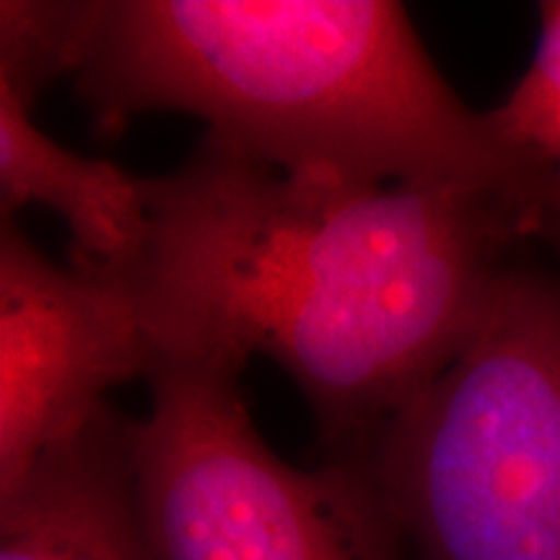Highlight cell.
<instances>
[{"label":"cell","instance_id":"7","mask_svg":"<svg viewBox=\"0 0 560 560\" xmlns=\"http://www.w3.org/2000/svg\"><path fill=\"white\" fill-rule=\"evenodd\" d=\"M34 100L0 86V219L50 208L68 226V265L120 280L149 234L151 177L81 156L34 120Z\"/></svg>","mask_w":560,"mask_h":560},{"label":"cell","instance_id":"3","mask_svg":"<svg viewBox=\"0 0 560 560\" xmlns=\"http://www.w3.org/2000/svg\"><path fill=\"white\" fill-rule=\"evenodd\" d=\"M363 467L408 560H560V278L511 265Z\"/></svg>","mask_w":560,"mask_h":560},{"label":"cell","instance_id":"4","mask_svg":"<svg viewBox=\"0 0 560 560\" xmlns=\"http://www.w3.org/2000/svg\"><path fill=\"white\" fill-rule=\"evenodd\" d=\"M229 363L153 359L132 472L161 560H408L363 465L296 467L255 429Z\"/></svg>","mask_w":560,"mask_h":560},{"label":"cell","instance_id":"1","mask_svg":"<svg viewBox=\"0 0 560 560\" xmlns=\"http://www.w3.org/2000/svg\"><path fill=\"white\" fill-rule=\"evenodd\" d=\"M540 229L486 195L289 174L202 136L151 177L149 234L120 278L153 359L262 355L304 395L317 459L366 465L462 353Z\"/></svg>","mask_w":560,"mask_h":560},{"label":"cell","instance_id":"10","mask_svg":"<svg viewBox=\"0 0 560 560\" xmlns=\"http://www.w3.org/2000/svg\"><path fill=\"white\" fill-rule=\"evenodd\" d=\"M542 242H548L552 249H556V255L560 257V200L556 206L550 208L548 213V221H545V229H542Z\"/></svg>","mask_w":560,"mask_h":560},{"label":"cell","instance_id":"8","mask_svg":"<svg viewBox=\"0 0 560 560\" xmlns=\"http://www.w3.org/2000/svg\"><path fill=\"white\" fill-rule=\"evenodd\" d=\"M100 0H0V86L37 102L79 73Z\"/></svg>","mask_w":560,"mask_h":560},{"label":"cell","instance_id":"2","mask_svg":"<svg viewBox=\"0 0 560 560\" xmlns=\"http://www.w3.org/2000/svg\"><path fill=\"white\" fill-rule=\"evenodd\" d=\"M73 86L100 138L179 112L272 170L486 195L540 236L556 202L395 0H100Z\"/></svg>","mask_w":560,"mask_h":560},{"label":"cell","instance_id":"9","mask_svg":"<svg viewBox=\"0 0 560 560\" xmlns=\"http://www.w3.org/2000/svg\"><path fill=\"white\" fill-rule=\"evenodd\" d=\"M495 130L524 153L560 200V0L540 3V37L506 100L488 112Z\"/></svg>","mask_w":560,"mask_h":560},{"label":"cell","instance_id":"5","mask_svg":"<svg viewBox=\"0 0 560 560\" xmlns=\"http://www.w3.org/2000/svg\"><path fill=\"white\" fill-rule=\"evenodd\" d=\"M153 348L120 280L62 268L0 219V501L86 431Z\"/></svg>","mask_w":560,"mask_h":560},{"label":"cell","instance_id":"6","mask_svg":"<svg viewBox=\"0 0 560 560\" xmlns=\"http://www.w3.org/2000/svg\"><path fill=\"white\" fill-rule=\"evenodd\" d=\"M0 560H161L140 514L132 418L107 405L0 501Z\"/></svg>","mask_w":560,"mask_h":560}]
</instances>
